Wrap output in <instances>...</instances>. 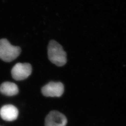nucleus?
<instances>
[{
    "label": "nucleus",
    "mask_w": 126,
    "mask_h": 126,
    "mask_svg": "<svg viewBox=\"0 0 126 126\" xmlns=\"http://www.w3.org/2000/svg\"><path fill=\"white\" fill-rule=\"evenodd\" d=\"M64 92V86L61 82H50L42 88V93L46 97H59Z\"/></svg>",
    "instance_id": "20e7f679"
},
{
    "label": "nucleus",
    "mask_w": 126,
    "mask_h": 126,
    "mask_svg": "<svg viewBox=\"0 0 126 126\" xmlns=\"http://www.w3.org/2000/svg\"><path fill=\"white\" fill-rule=\"evenodd\" d=\"M32 72V65L29 63H17L11 70V75L16 80H24L29 76Z\"/></svg>",
    "instance_id": "7ed1b4c3"
},
{
    "label": "nucleus",
    "mask_w": 126,
    "mask_h": 126,
    "mask_svg": "<svg viewBox=\"0 0 126 126\" xmlns=\"http://www.w3.org/2000/svg\"><path fill=\"white\" fill-rule=\"evenodd\" d=\"M66 117L63 113L57 111H52L45 118V126H66Z\"/></svg>",
    "instance_id": "39448f33"
},
{
    "label": "nucleus",
    "mask_w": 126,
    "mask_h": 126,
    "mask_svg": "<svg viewBox=\"0 0 126 126\" xmlns=\"http://www.w3.org/2000/svg\"><path fill=\"white\" fill-rule=\"evenodd\" d=\"M17 108L12 105H6L3 106L0 110L1 118L5 121L12 122L16 120L18 116Z\"/></svg>",
    "instance_id": "423d86ee"
},
{
    "label": "nucleus",
    "mask_w": 126,
    "mask_h": 126,
    "mask_svg": "<svg viewBox=\"0 0 126 126\" xmlns=\"http://www.w3.org/2000/svg\"><path fill=\"white\" fill-rule=\"evenodd\" d=\"M0 92L2 94L12 96L17 94L19 89L16 84L10 82H5L0 86Z\"/></svg>",
    "instance_id": "0eeeda50"
},
{
    "label": "nucleus",
    "mask_w": 126,
    "mask_h": 126,
    "mask_svg": "<svg viewBox=\"0 0 126 126\" xmlns=\"http://www.w3.org/2000/svg\"><path fill=\"white\" fill-rule=\"evenodd\" d=\"M19 46L11 45L6 39L0 40V59L6 62H10L16 59L21 53Z\"/></svg>",
    "instance_id": "f03ea898"
},
{
    "label": "nucleus",
    "mask_w": 126,
    "mask_h": 126,
    "mask_svg": "<svg viewBox=\"0 0 126 126\" xmlns=\"http://www.w3.org/2000/svg\"><path fill=\"white\" fill-rule=\"evenodd\" d=\"M48 58L50 62L58 66H62L67 62L66 53L62 46L54 40H51L48 46Z\"/></svg>",
    "instance_id": "f257e3e1"
}]
</instances>
